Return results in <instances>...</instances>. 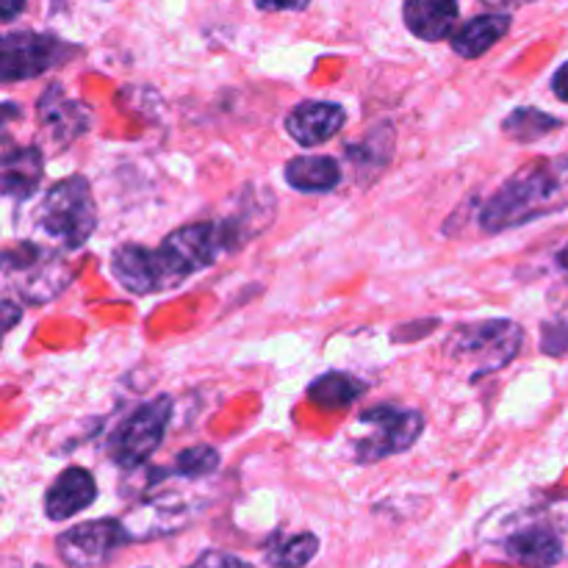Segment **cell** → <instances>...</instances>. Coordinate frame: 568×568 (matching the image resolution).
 Returning <instances> with one entry per match:
<instances>
[{"label":"cell","instance_id":"9a60e30c","mask_svg":"<svg viewBox=\"0 0 568 568\" xmlns=\"http://www.w3.org/2000/svg\"><path fill=\"white\" fill-rule=\"evenodd\" d=\"M98 499V483L81 466H70L55 477L44 494V516L50 521H67L87 510Z\"/></svg>","mask_w":568,"mask_h":568},{"label":"cell","instance_id":"d4e9b609","mask_svg":"<svg viewBox=\"0 0 568 568\" xmlns=\"http://www.w3.org/2000/svg\"><path fill=\"white\" fill-rule=\"evenodd\" d=\"M541 349L547 355L568 353V320L547 322V325L541 327Z\"/></svg>","mask_w":568,"mask_h":568},{"label":"cell","instance_id":"484cf974","mask_svg":"<svg viewBox=\"0 0 568 568\" xmlns=\"http://www.w3.org/2000/svg\"><path fill=\"white\" fill-rule=\"evenodd\" d=\"M186 568H255V566L247 564V560L236 558V555L222 552V549H209V552L200 555V558Z\"/></svg>","mask_w":568,"mask_h":568},{"label":"cell","instance_id":"8992f818","mask_svg":"<svg viewBox=\"0 0 568 568\" xmlns=\"http://www.w3.org/2000/svg\"><path fill=\"white\" fill-rule=\"evenodd\" d=\"M425 430V416L414 408L377 405L364 410L349 427V449L358 464H377L392 455L408 453Z\"/></svg>","mask_w":568,"mask_h":568},{"label":"cell","instance_id":"e0dca14e","mask_svg":"<svg viewBox=\"0 0 568 568\" xmlns=\"http://www.w3.org/2000/svg\"><path fill=\"white\" fill-rule=\"evenodd\" d=\"M403 17L414 37L425 42H442L458 22V3L455 0H405Z\"/></svg>","mask_w":568,"mask_h":568},{"label":"cell","instance_id":"7a4b0ae2","mask_svg":"<svg viewBox=\"0 0 568 568\" xmlns=\"http://www.w3.org/2000/svg\"><path fill=\"white\" fill-rule=\"evenodd\" d=\"M568 209V155L538 159L521 166L483 203L480 227L491 236L560 214Z\"/></svg>","mask_w":568,"mask_h":568},{"label":"cell","instance_id":"30bf717a","mask_svg":"<svg viewBox=\"0 0 568 568\" xmlns=\"http://www.w3.org/2000/svg\"><path fill=\"white\" fill-rule=\"evenodd\" d=\"M92 128V111L87 103L67 98L59 83H50L37 103V148L44 155H59Z\"/></svg>","mask_w":568,"mask_h":568},{"label":"cell","instance_id":"277c9868","mask_svg":"<svg viewBox=\"0 0 568 568\" xmlns=\"http://www.w3.org/2000/svg\"><path fill=\"white\" fill-rule=\"evenodd\" d=\"M75 272L78 266L67 258V253L44 244L22 242L3 253L6 286L28 305H44L59 297Z\"/></svg>","mask_w":568,"mask_h":568},{"label":"cell","instance_id":"cb8c5ba5","mask_svg":"<svg viewBox=\"0 0 568 568\" xmlns=\"http://www.w3.org/2000/svg\"><path fill=\"white\" fill-rule=\"evenodd\" d=\"M220 469V453L209 444H197V447H189L183 453L175 455V464L172 469H166L170 475L183 477V480H200V477H209Z\"/></svg>","mask_w":568,"mask_h":568},{"label":"cell","instance_id":"ba28073f","mask_svg":"<svg viewBox=\"0 0 568 568\" xmlns=\"http://www.w3.org/2000/svg\"><path fill=\"white\" fill-rule=\"evenodd\" d=\"M172 399L155 397L144 403L142 408L133 410L131 416L114 427L109 438V455L120 469L133 471L148 464L150 455L161 447L170 427Z\"/></svg>","mask_w":568,"mask_h":568},{"label":"cell","instance_id":"3957f363","mask_svg":"<svg viewBox=\"0 0 568 568\" xmlns=\"http://www.w3.org/2000/svg\"><path fill=\"white\" fill-rule=\"evenodd\" d=\"M525 333L510 320H488L460 325L444 342V361L466 381L494 375L519 355Z\"/></svg>","mask_w":568,"mask_h":568},{"label":"cell","instance_id":"52a82bcc","mask_svg":"<svg viewBox=\"0 0 568 568\" xmlns=\"http://www.w3.org/2000/svg\"><path fill=\"white\" fill-rule=\"evenodd\" d=\"M155 250H159L166 288H175L186 283L194 272L214 264L220 255L231 253V242H227L222 222L211 220L178 227Z\"/></svg>","mask_w":568,"mask_h":568},{"label":"cell","instance_id":"4fadbf2b","mask_svg":"<svg viewBox=\"0 0 568 568\" xmlns=\"http://www.w3.org/2000/svg\"><path fill=\"white\" fill-rule=\"evenodd\" d=\"M111 275L125 292L155 294L166 292L164 270H161L159 250L142 244H120L111 253Z\"/></svg>","mask_w":568,"mask_h":568},{"label":"cell","instance_id":"2e32d148","mask_svg":"<svg viewBox=\"0 0 568 568\" xmlns=\"http://www.w3.org/2000/svg\"><path fill=\"white\" fill-rule=\"evenodd\" d=\"M44 175V153L31 148H6L0 161V189L6 197L28 200L39 192Z\"/></svg>","mask_w":568,"mask_h":568},{"label":"cell","instance_id":"83f0119b","mask_svg":"<svg viewBox=\"0 0 568 568\" xmlns=\"http://www.w3.org/2000/svg\"><path fill=\"white\" fill-rule=\"evenodd\" d=\"M20 316H22L20 305L11 303V300H3V303H0V327H3L6 333L17 325V320H20Z\"/></svg>","mask_w":568,"mask_h":568},{"label":"cell","instance_id":"44dd1931","mask_svg":"<svg viewBox=\"0 0 568 568\" xmlns=\"http://www.w3.org/2000/svg\"><path fill=\"white\" fill-rule=\"evenodd\" d=\"M320 552V538L314 532H294V536H275L264 549L266 566L272 568H303Z\"/></svg>","mask_w":568,"mask_h":568},{"label":"cell","instance_id":"ffe728a7","mask_svg":"<svg viewBox=\"0 0 568 568\" xmlns=\"http://www.w3.org/2000/svg\"><path fill=\"white\" fill-rule=\"evenodd\" d=\"M366 392V383L358 381L347 372H327V375L316 377L308 386V399L320 408H347L353 405L361 394Z\"/></svg>","mask_w":568,"mask_h":568},{"label":"cell","instance_id":"4dcf8cb0","mask_svg":"<svg viewBox=\"0 0 568 568\" xmlns=\"http://www.w3.org/2000/svg\"><path fill=\"white\" fill-rule=\"evenodd\" d=\"M486 6H491V9H499V11H508V9H521V6L532 3V0H483Z\"/></svg>","mask_w":568,"mask_h":568},{"label":"cell","instance_id":"ac0fdd59","mask_svg":"<svg viewBox=\"0 0 568 568\" xmlns=\"http://www.w3.org/2000/svg\"><path fill=\"white\" fill-rule=\"evenodd\" d=\"M286 183L297 192H333L342 183V166L333 155H297L286 164Z\"/></svg>","mask_w":568,"mask_h":568},{"label":"cell","instance_id":"7402d4cb","mask_svg":"<svg viewBox=\"0 0 568 568\" xmlns=\"http://www.w3.org/2000/svg\"><path fill=\"white\" fill-rule=\"evenodd\" d=\"M564 122L558 116L547 114L541 109H532V105H521V109L510 111L508 116L503 120V131L505 136L514 139V142H538L547 133L558 131Z\"/></svg>","mask_w":568,"mask_h":568},{"label":"cell","instance_id":"f546056e","mask_svg":"<svg viewBox=\"0 0 568 568\" xmlns=\"http://www.w3.org/2000/svg\"><path fill=\"white\" fill-rule=\"evenodd\" d=\"M26 6L28 0H0V17H3V22H11Z\"/></svg>","mask_w":568,"mask_h":568},{"label":"cell","instance_id":"8fae6325","mask_svg":"<svg viewBox=\"0 0 568 568\" xmlns=\"http://www.w3.org/2000/svg\"><path fill=\"white\" fill-rule=\"evenodd\" d=\"M131 544L122 519H94L70 527L55 538V555L67 568H103Z\"/></svg>","mask_w":568,"mask_h":568},{"label":"cell","instance_id":"1f68e13d","mask_svg":"<svg viewBox=\"0 0 568 568\" xmlns=\"http://www.w3.org/2000/svg\"><path fill=\"white\" fill-rule=\"evenodd\" d=\"M555 264H558L564 272H568V242L558 250V253H555Z\"/></svg>","mask_w":568,"mask_h":568},{"label":"cell","instance_id":"6da1fadb","mask_svg":"<svg viewBox=\"0 0 568 568\" xmlns=\"http://www.w3.org/2000/svg\"><path fill=\"white\" fill-rule=\"evenodd\" d=\"M477 552L514 568H555L568 560V488L527 491L483 516Z\"/></svg>","mask_w":568,"mask_h":568},{"label":"cell","instance_id":"4316f807","mask_svg":"<svg viewBox=\"0 0 568 568\" xmlns=\"http://www.w3.org/2000/svg\"><path fill=\"white\" fill-rule=\"evenodd\" d=\"M311 0H255L261 11H303Z\"/></svg>","mask_w":568,"mask_h":568},{"label":"cell","instance_id":"f1b7e54d","mask_svg":"<svg viewBox=\"0 0 568 568\" xmlns=\"http://www.w3.org/2000/svg\"><path fill=\"white\" fill-rule=\"evenodd\" d=\"M552 92L558 94L564 103H568V61L552 75Z\"/></svg>","mask_w":568,"mask_h":568},{"label":"cell","instance_id":"9c48e42d","mask_svg":"<svg viewBox=\"0 0 568 568\" xmlns=\"http://www.w3.org/2000/svg\"><path fill=\"white\" fill-rule=\"evenodd\" d=\"M78 44L64 42L55 33L14 31L0 42V81H31L55 67L67 64L78 53Z\"/></svg>","mask_w":568,"mask_h":568},{"label":"cell","instance_id":"d6986e66","mask_svg":"<svg viewBox=\"0 0 568 568\" xmlns=\"http://www.w3.org/2000/svg\"><path fill=\"white\" fill-rule=\"evenodd\" d=\"M510 31V14H480L453 33V50L464 59H480Z\"/></svg>","mask_w":568,"mask_h":568},{"label":"cell","instance_id":"7c38bea8","mask_svg":"<svg viewBox=\"0 0 568 568\" xmlns=\"http://www.w3.org/2000/svg\"><path fill=\"white\" fill-rule=\"evenodd\" d=\"M194 505L181 499L178 494H155L144 503L133 505L125 516H122V527H125L131 541H153V538L172 536L192 525Z\"/></svg>","mask_w":568,"mask_h":568},{"label":"cell","instance_id":"5b68a950","mask_svg":"<svg viewBox=\"0 0 568 568\" xmlns=\"http://www.w3.org/2000/svg\"><path fill=\"white\" fill-rule=\"evenodd\" d=\"M37 227L67 250H81L98 231V205L83 175L64 178L44 192L37 209Z\"/></svg>","mask_w":568,"mask_h":568},{"label":"cell","instance_id":"5bb4252c","mask_svg":"<svg viewBox=\"0 0 568 568\" xmlns=\"http://www.w3.org/2000/svg\"><path fill=\"white\" fill-rule=\"evenodd\" d=\"M347 122V111L331 100H305L286 116V131L303 148H320L336 136Z\"/></svg>","mask_w":568,"mask_h":568},{"label":"cell","instance_id":"603a6c76","mask_svg":"<svg viewBox=\"0 0 568 568\" xmlns=\"http://www.w3.org/2000/svg\"><path fill=\"white\" fill-rule=\"evenodd\" d=\"M392 148H394V131L392 125H381L358 144H347V159L358 166L361 172H372L377 175L383 164L392 159Z\"/></svg>","mask_w":568,"mask_h":568}]
</instances>
